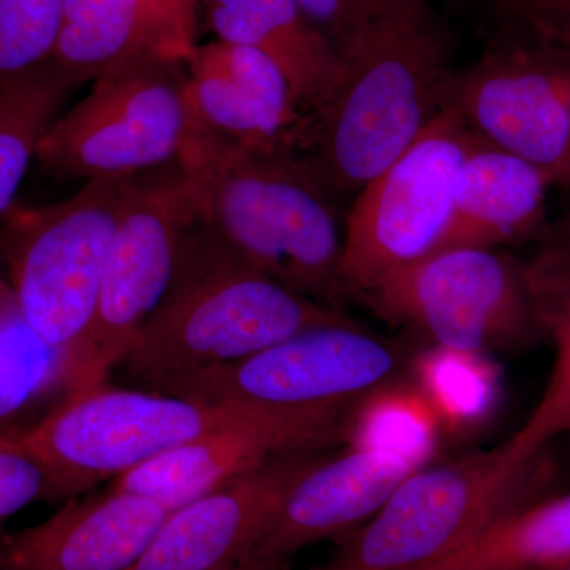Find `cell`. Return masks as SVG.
I'll use <instances>...</instances> for the list:
<instances>
[{"label": "cell", "mask_w": 570, "mask_h": 570, "mask_svg": "<svg viewBox=\"0 0 570 570\" xmlns=\"http://www.w3.org/2000/svg\"><path fill=\"white\" fill-rule=\"evenodd\" d=\"M452 40L430 0H390L341 51L296 156L333 202L355 197L444 110Z\"/></svg>", "instance_id": "cell-1"}, {"label": "cell", "mask_w": 570, "mask_h": 570, "mask_svg": "<svg viewBox=\"0 0 570 570\" xmlns=\"http://www.w3.org/2000/svg\"><path fill=\"white\" fill-rule=\"evenodd\" d=\"M198 220L255 272L343 309L344 230L335 202L295 151H249L214 137L190 115L176 159Z\"/></svg>", "instance_id": "cell-2"}, {"label": "cell", "mask_w": 570, "mask_h": 570, "mask_svg": "<svg viewBox=\"0 0 570 570\" xmlns=\"http://www.w3.org/2000/svg\"><path fill=\"white\" fill-rule=\"evenodd\" d=\"M351 321L343 309L255 272L195 217L170 288L121 365L135 381L167 393L306 330Z\"/></svg>", "instance_id": "cell-3"}, {"label": "cell", "mask_w": 570, "mask_h": 570, "mask_svg": "<svg viewBox=\"0 0 570 570\" xmlns=\"http://www.w3.org/2000/svg\"><path fill=\"white\" fill-rule=\"evenodd\" d=\"M538 459L520 463L504 449L426 464L393 491L373 519L341 543L321 570H414L459 553L531 504Z\"/></svg>", "instance_id": "cell-4"}, {"label": "cell", "mask_w": 570, "mask_h": 570, "mask_svg": "<svg viewBox=\"0 0 570 570\" xmlns=\"http://www.w3.org/2000/svg\"><path fill=\"white\" fill-rule=\"evenodd\" d=\"M130 179H92L61 204L10 213L14 306L32 336L63 360L91 325Z\"/></svg>", "instance_id": "cell-5"}, {"label": "cell", "mask_w": 570, "mask_h": 570, "mask_svg": "<svg viewBox=\"0 0 570 570\" xmlns=\"http://www.w3.org/2000/svg\"><path fill=\"white\" fill-rule=\"evenodd\" d=\"M195 217L193 193L176 160L164 174L130 179L91 325L62 363L67 395L105 385L121 365L170 288Z\"/></svg>", "instance_id": "cell-6"}, {"label": "cell", "mask_w": 570, "mask_h": 570, "mask_svg": "<svg viewBox=\"0 0 570 570\" xmlns=\"http://www.w3.org/2000/svg\"><path fill=\"white\" fill-rule=\"evenodd\" d=\"M243 407L245 403H204L170 393L100 385L66 395L18 438L47 471L55 502L121 478L230 422Z\"/></svg>", "instance_id": "cell-7"}, {"label": "cell", "mask_w": 570, "mask_h": 570, "mask_svg": "<svg viewBox=\"0 0 570 570\" xmlns=\"http://www.w3.org/2000/svg\"><path fill=\"white\" fill-rule=\"evenodd\" d=\"M91 85L37 146L36 159L48 174L134 178L178 159L190 126L186 62L137 59Z\"/></svg>", "instance_id": "cell-8"}, {"label": "cell", "mask_w": 570, "mask_h": 570, "mask_svg": "<svg viewBox=\"0 0 570 570\" xmlns=\"http://www.w3.org/2000/svg\"><path fill=\"white\" fill-rule=\"evenodd\" d=\"M356 298L390 325L450 351H508L543 332L524 264L502 249L428 254Z\"/></svg>", "instance_id": "cell-9"}, {"label": "cell", "mask_w": 570, "mask_h": 570, "mask_svg": "<svg viewBox=\"0 0 570 570\" xmlns=\"http://www.w3.org/2000/svg\"><path fill=\"white\" fill-rule=\"evenodd\" d=\"M482 142L455 111L444 108L355 195L341 262L347 299L433 253L452 212L461 168Z\"/></svg>", "instance_id": "cell-10"}, {"label": "cell", "mask_w": 570, "mask_h": 570, "mask_svg": "<svg viewBox=\"0 0 570 570\" xmlns=\"http://www.w3.org/2000/svg\"><path fill=\"white\" fill-rule=\"evenodd\" d=\"M412 355L355 321L316 326L249 358L205 371L168 390L204 403L277 409H354L407 377Z\"/></svg>", "instance_id": "cell-11"}, {"label": "cell", "mask_w": 570, "mask_h": 570, "mask_svg": "<svg viewBox=\"0 0 570 570\" xmlns=\"http://www.w3.org/2000/svg\"><path fill=\"white\" fill-rule=\"evenodd\" d=\"M444 108L480 140L542 170L568 187L570 62L528 41L490 48L453 70Z\"/></svg>", "instance_id": "cell-12"}, {"label": "cell", "mask_w": 570, "mask_h": 570, "mask_svg": "<svg viewBox=\"0 0 570 570\" xmlns=\"http://www.w3.org/2000/svg\"><path fill=\"white\" fill-rule=\"evenodd\" d=\"M354 409H277L245 403L230 422L146 461L116 479L112 489L151 498L174 512L275 456L324 452L346 444Z\"/></svg>", "instance_id": "cell-13"}, {"label": "cell", "mask_w": 570, "mask_h": 570, "mask_svg": "<svg viewBox=\"0 0 570 570\" xmlns=\"http://www.w3.org/2000/svg\"><path fill=\"white\" fill-rule=\"evenodd\" d=\"M324 452L275 456L174 510L130 570H217L250 557L288 491Z\"/></svg>", "instance_id": "cell-14"}, {"label": "cell", "mask_w": 570, "mask_h": 570, "mask_svg": "<svg viewBox=\"0 0 570 570\" xmlns=\"http://www.w3.org/2000/svg\"><path fill=\"white\" fill-rule=\"evenodd\" d=\"M195 124L249 151H295L307 126L283 70L261 51L216 40L186 62Z\"/></svg>", "instance_id": "cell-15"}, {"label": "cell", "mask_w": 570, "mask_h": 570, "mask_svg": "<svg viewBox=\"0 0 570 570\" xmlns=\"http://www.w3.org/2000/svg\"><path fill=\"white\" fill-rule=\"evenodd\" d=\"M426 464L389 450L347 448L337 456H322L296 480L253 554L291 560L314 543L346 538Z\"/></svg>", "instance_id": "cell-16"}, {"label": "cell", "mask_w": 570, "mask_h": 570, "mask_svg": "<svg viewBox=\"0 0 570 570\" xmlns=\"http://www.w3.org/2000/svg\"><path fill=\"white\" fill-rule=\"evenodd\" d=\"M170 515L159 502L111 489L89 501L70 499L36 527L0 538L3 570H130Z\"/></svg>", "instance_id": "cell-17"}, {"label": "cell", "mask_w": 570, "mask_h": 570, "mask_svg": "<svg viewBox=\"0 0 570 570\" xmlns=\"http://www.w3.org/2000/svg\"><path fill=\"white\" fill-rule=\"evenodd\" d=\"M194 29L195 17L168 0H66L48 61L77 86L137 59L187 62Z\"/></svg>", "instance_id": "cell-18"}, {"label": "cell", "mask_w": 570, "mask_h": 570, "mask_svg": "<svg viewBox=\"0 0 570 570\" xmlns=\"http://www.w3.org/2000/svg\"><path fill=\"white\" fill-rule=\"evenodd\" d=\"M549 178L534 165L482 142L461 168L452 212L433 253L502 249L549 234Z\"/></svg>", "instance_id": "cell-19"}, {"label": "cell", "mask_w": 570, "mask_h": 570, "mask_svg": "<svg viewBox=\"0 0 570 570\" xmlns=\"http://www.w3.org/2000/svg\"><path fill=\"white\" fill-rule=\"evenodd\" d=\"M217 40L261 51L283 70L309 121L340 80L341 52L296 0H204Z\"/></svg>", "instance_id": "cell-20"}, {"label": "cell", "mask_w": 570, "mask_h": 570, "mask_svg": "<svg viewBox=\"0 0 570 570\" xmlns=\"http://www.w3.org/2000/svg\"><path fill=\"white\" fill-rule=\"evenodd\" d=\"M75 88L50 61L0 86V214L10 212L41 137Z\"/></svg>", "instance_id": "cell-21"}, {"label": "cell", "mask_w": 570, "mask_h": 570, "mask_svg": "<svg viewBox=\"0 0 570 570\" xmlns=\"http://www.w3.org/2000/svg\"><path fill=\"white\" fill-rule=\"evenodd\" d=\"M472 570H554L570 561V493L531 502L455 553Z\"/></svg>", "instance_id": "cell-22"}, {"label": "cell", "mask_w": 570, "mask_h": 570, "mask_svg": "<svg viewBox=\"0 0 570 570\" xmlns=\"http://www.w3.org/2000/svg\"><path fill=\"white\" fill-rule=\"evenodd\" d=\"M485 355L438 346L412 355L407 379L444 430H469L493 412L498 374Z\"/></svg>", "instance_id": "cell-23"}, {"label": "cell", "mask_w": 570, "mask_h": 570, "mask_svg": "<svg viewBox=\"0 0 570 570\" xmlns=\"http://www.w3.org/2000/svg\"><path fill=\"white\" fill-rule=\"evenodd\" d=\"M444 433L438 415L407 377L371 393L348 419L347 448L389 450L433 463Z\"/></svg>", "instance_id": "cell-24"}, {"label": "cell", "mask_w": 570, "mask_h": 570, "mask_svg": "<svg viewBox=\"0 0 570 570\" xmlns=\"http://www.w3.org/2000/svg\"><path fill=\"white\" fill-rule=\"evenodd\" d=\"M540 324L553 340L557 356L549 385L534 412L502 445L510 459L520 463L539 459L551 439L570 434V303L543 314Z\"/></svg>", "instance_id": "cell-25"}, {"label": "cell", "mask_w": 570, "mask_h": 570, "mask_svg": "<svg viewBox=\"0 0 570 570\" xmlns=\"http://www.w3.org/2000/svg\"><path fill=\"white\" fill-rule=\"evenodd\" d=\"M66 0H0V86L50 59Z\"/></svg>", "instance_id": "cell-26"}, {"label": "cell", "mask_w": 570, "mask_h": 570, "mask_svg": "<svg viewBox=\"0 0 570 570\" xmlns=\"http://www.w3.org/2000/svg\"><path fill=\"white\" fill-rule=\"evenodd\" d=\"M539 318L570 303V213L540 242L538 254L524 264Z\"/></svg>", "instance_id": "cell-27"}, {"label": "cell", "mask_w": 570, "mask_h": 570, "mask_svg": "<svg viewBox=\"0 0 570 570\" xmlns=\"http://www.w3.org/2000/svg\"><path fill=\"white\" fill-rule=\"evenodd\" d=\"M37 501H51L47 471L17 436H0V538L2 524Z\"/></svg>", "instance_id": "cell-28"}, {"label": "cell", "mask_w": 570, "mask_h": 570, "mask_svg": "<svg viewBox=\"0 0 570 570\" xmlns=\"http://www.w3.org/2000/svg\"><path fill=\"white\" fill-rule=\"evenodd\" d=\"M306 17L343 51L390 0H296Z\"/></svg>", "instance_id": "cell-29"}, {"label": "cell", "mask_w": 570, "mask_h": 570, "mask_svg": "<svg viewBox=\"0 0 570 570\" xmlns=\"http://www.w3.org/2000/svg\"><path fill=\"white\" fill-rule=\"evenodd\" d=\"M512 24L528 43L570 62V0H527Z\"/></svg>", "instance_id": "cell-30"}, {"label": "cell", "mask_w": 570, "mask_h": 570, "mask_svg": "<svg viewBox=\"0 0 570 570\" xmlns=\"http://www.w3.org/2000/svg\"><path fill=\"white\" fill-rule=\"evenodd\" d=\"M33 389L36 382L11 362L7 352L0 351V420L17 414L28 403Z\"/></svg>", "instance_id": "cell-31"}, {"label": "cell", "mask_w": 570, "mask_h": 570, "mask_svg": "<svg viewBox=\"0 0 570 570\" xmlns=\"http://www.w3.org/2000/svg\"><path fill=\"white\" fill-rule=\"evenodd\" d=\"M217 570H291V560H287V558H268L250 554L245 560Z\"/></svg>", "instance_id": "cell-32"}, {"label": "cell", "mask_w": 570, "mask_h": 570, "mask_svg": "<svg viewBox=\"0 0 570 570\" xmlns=\"http://www.w3.org/2000/svg\"><path fill=\"white\" fill-rule=\"evenodd\" d=\"M499 20L512 24L527 0H493Z\"/></svg>", "instance_id": "cell-33"}, {"label": "cell", "mask_w": 570, "mask_h": 570, "mask_svg": "<svg viewBox=\"0 0 570 570\" xmlns=\"http://www.w3.org/2000/svg\"><path fill=\"white\" fill-rule=\"evenodd\" d=\"M414 570H472L468 568L464 562H461L460 558L456 554H452L450 558H445V560L434 562V564L425 566V568L414 569Z\"/></svg>", "instance_id": "cell-34"}, {"label": "cell", "mask_w": 570, "mask_h": 570, "mask_svg": "<svg viewBox=\"0 0 570 570\" xmlns=\"http://www.w3.org/2000/svg\"><path fill=\"white\" fill-rule=\"evenodd\" d=\"M10 302H14L13 292H11L10 285L6 279V275H3L2 266H0V307Z\"/></svg>", "instance_id": "cell-35"}, {"label": "cell", "mask_w": 570, "mask_h": 570, "mask_svg": "<svg viewBox=\"0 0 570 570\" xmlns=\"http://www.w3.org/2000/svg\"><path fill=\"white\" fill-rule=\"evenodd\" d=\"M168 2L175 6L176 9L183 10L184 13L195 17V9H197L198 2H204V0H168Z\"/></svg>", "instance_id": "cell-36"}, {"label": "cell", "mask_w": 570, "mask_h": 570, "mask_svg": "<svg viewBox=\"0 0 570 570\" xmlns=\"http://www.w3.org/2000/svg\"><path fill=\"white\" fill-rule=\"evenodd\" d=\"M568 187L570 189V137H569V153H568Z\"/></svg>", "instance_id": "cell-37"}, {"label": "cell", "mask_w": 570, "mask_h": 570, "mask_svg": "<svg viewBox=\"0 0 570 570\" xmlns=\"http://www.w3.org/2000/svg\"><path fill=\"white\" fill-rule=\"evenodd\" d=\"M557 570H570V561L569 562H566L564 566H561L560 569H557Z\"/></svg>", "instance_id": "cell-38"}, {"label": "cell", "mask_w": 570, "mask_h": 570, "mask_svg": "<svg viewBox=\"0 0 570 570\" xmlns=\"http://www.w3.org/2000/svg\"><path fill=\"white\" fill-rule=\"evenodd\" d=\"M535 570H542V569H535ZM554 570H557V569H554Z\"/></svg>", "instance_id": "cell-39"}, {"label": "cell", "mask_w": 570, "mask_h": 570, "mask_svg": "<svg viewBox=\"0 0 570 570\" xmlns=\"http://www.w3.org/2000/svg\"><path fill=\"white\" fill-rule=\"evenodd\" d=\"M0 570H3V569H0Z\"/></svg>", "instance_id": "cell-40"}]
</instances>
